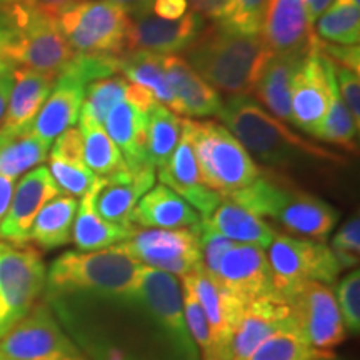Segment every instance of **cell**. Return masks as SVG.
<instances>
[{"label":"cell","instance_id":"obj_1","mask_svg":"<svg viewBox=\"0 0 360 360\" xmlns=\"http://www.w3.org/2000/svg\"><path fill=\"white\" fill-rule=\"evenodd\" d=\"M117 300L124 323L117 322L107 295L87 292L45 294V302L57 314L70 332L72 339L82 347V354L87 360H197L193 340L167 335H137L174 330L164 326L146 305L142 317L135 326V315L141 304L132 290L117 295Z\"/></svg>","mask_w":360,"mask_h":360},{"label":"cell","instance_id":"obj_2","mask_svg":"<svg viewBox=\"0 0 360 360\" xmlns=\"http://www.w3.org/2000/svg\"><path fill=\"white\" fill-rule=\"evenodd\" d=\"M217 117L245 147L252 159L260 160L270 170L283 172L321 165L342 167L347 164L344 155L292 132L249 96H231L222 103Z\"/></svg>","mask_w":360,"mask_h":360},{"label":"cell","instance_id":"obj_3","mask_svg":"<svg viewBox=\"0 0 360 360\" xmlns=\"http://www.w3.org/2000/svg\"><path fill=\"white\" fill-rule=\"evenodd\" d=\"M260 219H269L292 236L323 242L339 222V210L299 187L277 170L260 169L259 177L227 195Z\"/></svg>","mask_w":360,"mask_h":360},{"label":"cell","instance_id":"obj_4","mask_svg":"<svg viewBox=\"0 0 360 360\" xmlns=\"http://www.w3.org/2000/svg\"><path fill=\"white\" fill-rule=\"evenodd\" d=\"M260 35L238 34L220 25H205L186 49V60L210 87L229 96H250L272 57Z\"/></svg>","mask_w":360,"mask_h":360},{"label":"cell","instance_id":"obj_5","mask_svg":"<svg viewBox=\"0 0 360 360\" xmlns=\"http://www.w3.org/2000/svg\"><path fill=\"white\" fill-rule=\"evenodd\" d=\"M6 45L4 56L15 69H32L57 77L75 52L62 34L57 19L39 12L25 0L2 4Z\"/></svg>","mask_w":360,"mask_h":360},{"label":"cell","instance_id":"obj_6","mask_svg":"<svg viewBox=\"0 0 360 360\" xmlns=\"http://www.w3.org/2000/svg\"><path fill=\"white\" fill-rule=\"evenodd\" d=\"M141 267L137 260L115 245L90 252L69 250L51 264L45 287L47 294H127L132 290Z\"/></svg>","mask_w":360,"mask_h":360},{"label":"cell","instance_id":"obj_7","mask_svg":"<svg viewBox=\"0 0 360 360\" xmlns=\"http://www.w3.org/2000/svg\"><path fill=\"white\" fill-rule=\"evenodd\" d=\"M191 135L202 179L222 197L240 191L259 177L260 167L225 125L214 120H184Z\"/></svg>","mask_w":360,"mask_h":360},{"label":"cell","instance_id":"obj_8","mask_svg":"<svg viewBox=\"0 0 360 360\" xmlns=\"http://www.w3.org/2000/svg\"><path fill=\"white\" fill-rule=\"evenodd\" d=\"M79 56L120 57L127 51L130 17L110 0H82L57 19Z\"/></svg>","mask_w":360,"mask_h":360},{"label":"cell","instance_id":"obj_9","mask_svg":"<svg viewBox=\"0 0 360 360\" xmlns=\"http://www.w3.org/2000/svg\"><path fill=\"white\" fill-rule=\"evenodd\" d=\"M267 260L274 290L283 300L307 282L334 283L342 270L330 247L283 233L269 245Z\"/></svg>","mask_w":360,"mask_h":360},{"label":"cell","instance_id":"obj_10","mask_svg":"<svg viewBox=\"0 0 360 360\" xmlns=\"http://www.w3.org/2000/svg\"><path fill=\"white\" fill-rule=\"evenodd\" d=\"M199 229H137L129 240L115 247L141 265L186 277L204 267Z\"/></svg>","mask_w":360,"mask_h":360},{"label":"cell","instance_id":"obj_11","mask_svg":"<svg viewBox=\"0 0 360 360\" xmlns=\"http://www.w3.org/2000/svg\"><path fill=\"white\" fill-rule=\"evenodd\" d=\"M47 270L37 250L0 252V339L17 326L45 289Z\"/></svg>","mask_w":360,"mask_h":360},{"label":"cell","instance_id":"obj_12","mask_svg":"<svg viewBox=\"0 0 360 360\" xmlns=\"http://www.w3.org/2000/svg\"><path fill=\"white\" fill-rule=\"evenodd\" d=\"M0 352L12 360H87L58 326L47 302L34 305L0 339Z\"/></svg>","mask_w":360,"mask_h":360},{"label":"cell","instance_id":"obj_13","mask_svg":"<svg viewBox=\"0 0 360 360\" xmlns=\"http://www.w3.org/2000/svg\"><path fill=\"white\" fill-rule=\"evenodd\" d=\"M295 327L312 349L332 350L347 339L335 294L321 282H307L287 297Z\"/></svg>","mask_w":360,"mask_h":360},{"label":"cell","instance_id":"obj_14","mask_svg":"<svg viewBox=\"0 0 360 360\" xmlns=\"http://www.w3.org/2000/svg\"><path fill=\"white\" fill-rule=\"evenodd\" d=\"M129 17L130 27L125 52L175 56L186 51L205 27L204 19L192 11L186 12L177 20L160 19L152 11Z\"/></svg>","mask_w":360,"mask_h":360},{"label":"cell","instance_id":"obj_15","mask_svg":"<svg viewBox=\"0 0 360 360\" xmlns=\"http://www.w3.org/2000/svg\"><path fill=\"white\" fill-rule=\"evenodd\" d=\"M330 64L317 51L302 57L290 85L292 125L312 135L327 114L330 101Z\"/></svg>","mask_w":360,"mask_h":360},{"label":"cell","instance_id":"obj_16","mask_svg":"<svg viewBox=\"0 0 360 360\" xmlns=\"http://www.w3.org/2000/svg\"><path fill=\"white\" fill-rule=\"evenodd\" d=\"M260 37L274 56L304 57L315 51V35L304 0H269Z\"/></svg>","mask_w":360,"mask_h":360},{"label":"cell","instance_id":"obj_17","mask_svg":"<svg viewBox=\"0 0 360 360\" xmlns=\"http://www.w3.org/2000/svg\"><path fill=\"white\" fill-rule=\"evenodd\" d=\"M214 278H217L224 289L244 305L276 292L267 254L257 245L233 244L220 259Z\"/></svg>","mask_w":360,"mask_h":360},{"label":"cell","instance_id":"obj_18","mask_svg":"<svg viewBox=\"0 0 360 360\" xmlns=\"http://www.w3.org/2000/svg\"><path fill=\"white\" fill-rule=\"evenodd\" d=\"M157 170H159L160 184L172 188L187 204H191L202 219L209 217L222 200V195L207 187L202 179L191 135L184 122L177 147L170 159Z\"/></svg>","mask_w":360,"mask_h":360},{"label":"cell","instance_id":"obj_19","mask_svg":"<svg viewBox=\"0 0 360 360\" xmlns=\"http://www.w3.org/2000/svg\"><path fill=\"white\" fill-rule=\"evenodd\" d=\"M294 323L290 305L281 295L272 294L259 297L247 305L237 330L229 340L222 360H245L278 328Z\"/></svg>","mask_w":360,"mask_h":360},{"label":"cell","instance_id":"obj_20","mask_svg":"<svg viewBox=\"0 0 360 360\" xmlns=\"http://www.w3.org/2000/svg\"><path fill=\"white\" fill-rule=\"evenodd\" d=\"M58 193H62L60 188L47 167H37L25 174L19 186L13 188L11 205L0 222V238L13 244H25L40 209Z\"/></svg>","mask_w":360,"mask_h":360},{"label":"cell","instance_id":"obj_21","mask_svg":"<svg viewBox=\"0 0 360 360\" xmlns=\"http://www.w3.org/2000/svg\"><path fill=\"white\" fill-rule=\"evenodd\" d=\"M87 85L70 64L67 65L57 75L51 96L34 119L30 132L47 146H52V142L64 130L74 127L79 122Z\"/></svg>","mask_w":360,"mask_h":360},{"label":"cell","instance_id":"obj_22","mask_svg":"<svg viewBox=\"0 0 360 360\" xmlns=\"http://www.w3.org/2000/svg\"><path fill=\"white\" fill-rule=\"evenodd\" d=\"M132 294L159 321L180 335H191L186 323L182 290L177 277L142 265L132 287Z\"/></svg>","mask_w":360,"mask_h":360},{"label":"cell","instance_id":"obj_23","mask_svg":"<svg viewBox=\"0 0 360 360\" xmlns=\"http://www.w3.org/2000/svg\"><path fill=\"white\" fill-rule=\"evenodd\" d=\"M102 186L96 197V209L107 222L130 227V214L141 197L154 187L155 169H125L122 172L102 177Z\"/></svg>","mask_w":360,"mask_h":360},{"label":"cell","instance_id":"obj_24","mask_svg":"<svg viewBox=\"0 0 360 360\" xmlns=\"http://www.w3.org/2000/svg\"><path fill=\"white\" fill-rule=\"evenodd\" d=\"M164 67L167 72L175 97V114L188 119L193 117H217L222 109V101L217 90L210 87L186 58L179 56H164Z\"/></svg>","mask_w":360,"mask_h":360},{"label":"cell","instance_id":"obj_25","mask_svg":"<svg viewBox=\"0 0 360 360\" xmlns=\"http://www.w3.org/2000/svg\"><path fill=\"white\" fill-rule=\"evenodd\" d=\"M200 222L197 210L164 184L148 188L130 214V224L142 229H197Z\"/></svg>","mask_w":360,"mask_h":360},{"label":"cell","instance_id":"obj_26","mask_svg":"<svg viewBox=\"0 0 360 360\" xmlns=\"http://www.w3.org/2000/svg\"><path fill=\"white\" fill-rule=\"evenodd\" d=\"M53 75L32 69H13V85L0 130H29L34 119L51 96Z\"/></svg>","mask_w":360,"mask_h":360},{"label":"cell","instance_id":"obj_27","mask_svg":"<svg viewBox=\"0 0 360 360\" xmlns=\"http://www.w3.org/2000/svg\"><path fill=\"white\" fill-rule=\"evenodd\" d=\"M102 177H97L94 186L82 195L77 207L74 227H72V240L79 250H102L112 245L129 240L137 227L135 225H117L107 222L96 209V197L102 186Z\"/></svg>","mask_w":360,"mask_h":360},{"label":"cell","instance_id":"obj_28","mask_svg":"<svg viewBox=\"0 0 360 360\" xmlns=\"http://www.w3.org/2000/svg\"><path fill=\"white\" fill-rule=\"evenodd\" d=\"M103 129L122 154L129 169L152 167L147 159V112L127 101L119 102L107 114ZM155 169V167H154Z\"/></svg>","mask_w":360,"mask_h":360},{"label":"cell","instance_id":"obj_29","mask_svg":"<svg viewBox=\"0 0 360 360\" xmlns=\"http://www.w3.org/2000/svg\"><path fill=\"white\" fill-rule=\"evenodd\" d=\"M202 220L236 244L257 245L262 249L272 244L278 233L267 220L260 219L229 197H222L214 212Z\"/></svg>","mask_w":360,"mask_h":360},{"label":"cell","instance_id":"obj_30","mask_svg":"<svg viewBox=\"0 0 360 360\" xmlns=\"http://www.w3.org/2000/svg\"><path fill=\"white\" fill-rule=\"evenodd\" d=\"M302 57L272 56L260 72L254 94L269 114L276 115L283 124H292L290 85Z\"/></svg>","mask_w":360,"mask_h":360},{"label":"cell","instance_id":"obj_31","mask_svg":"<svg viewBox=\"0 0 360 360\" xmlns=\"http://www.w3.org/2000/svg\"><path fill=\"white\" fill-rule=\"evenodd\" d=\"M77 207L75 197L58 193L40 209L30 229L29 240L35 242L45 250L69 244Z\"/></svg>","mask_w":360,"mask_h":360},{"label":"cell","instance_id":"obj_32","mask_svg":"<svg viewBox=\"0 0 360 360\" xmlns=\"http://www.w3.org/2000/svg\"><path fill=\"white\" fill-rule=\"evenodd\" d=\"M119 72L130 82L143 85L155 101L175 110V97L164 67V56L150 52H125L119 57Z\"/></svg>","mask_w":360,"mask_h":360},{"label":"cell","instance_id":"obj_33","mask_svg":"<svg viewBox=\"0 0 360 360\" xmlns=\"http://www.w3.org/2000/svg\"><path fill=\"white\" fill-rule=\"evenodd\" d=\"M51 146L29 130H0V175L15 180L47 159Z\"/></svg>","mask_w":360,"mask_h":360},{"label":"cell","instance_id":"obj_34","mask_svg":"<svg viewBox=\"0 0 360 360\" xmlns=\"http://www.w3.org/2000/svg\"><path fill=\"white\" fill-rule=\"evenodd\" d=\"M80 134L84 139V160L85 165L97 177H112L127 169L122 154L112 142L109 134L102 124L80 114Z\"/></svg>","mask_w":360,"mask_h":360},{"label":"cell","instance_id":"obj_35","mask_svg":"<svg viewBox=\"0 0 360 360\" xmlns=\"http://www.w3.org/2000/svg\"><path fill=\"white\" fill-rule=\"evenodd\" d=\"M182 122L162 103H155L147 112V159L152 167L159 169L170 159L182 135Z\"/></svg>","mask_w":360,"mask_h":360},{"label":"cell","instance_id":"obj_36","mask_svg":"<svg viewBox=\"0 0 360 360\" xmlns=\"http://www.w3.org/2000/svg\"><path fill=\"white\" fill-rule=\"evenodd\" d=\"M328 64H330V74H328V80H330V101H328L327 114L322 119L317 130L312 134V137L322 142L332 143L335 147L347 148L350 152H357L359 127L355 125L345 103L342 102L339 89H337L334 69H332V62L328 60Z\"/></svg>","mask_w":360,"mask_h":360},{"label":"cell","instance_id":"obj_37","mask_svg":"<svg viewBox=\"0 0 360 360\" xmlns=\"http://www.w3.org/2000/svg\"><path fill=\"white\" fill-rule=\"evenodd\" d=\"M317 34L326 42L359 45L360 8L355 0H335L317 19Z\"/></svg>","mask_w":360,"mask_h":360},{"label":"cell","instance_id":"obj_38","mask_svg":"<svg viewBox=\"0 0 360 360\" xmlns=\"http://www.w3.org/2000/svg\"><path fill=\"white\" fill-rule=\"evenodd\" d=\"M127 87L129 80L120 77V75H110V77L94 80L85 89V98L80 114L87 115L89 119L103 125L107 114L114 109L117 103L125 101Z\"/></svg>","mask_w":360,"mask_h":360},{"label":"cell","instance_id":"obj_39","mask_svg":"<svg viewBox=\"0 0 360 360\" xmlns=\"http://www.w3.org/2000/svg\"><path fill=\"white\" fill-rule=\"evenodd\" d=\"M310 350L294 322L274 332L245 360H305Z\"/></svg>","mask_w":360,"mask_h":360},{"label":"cell","instance_id":"obj_40","mask_svg":"<svg viewBox=\"0 0 360 360\" xmlns=\"http://www.w3.org/2000/svg\"><path fill=\"white\" fill-rule=\"evenodd\" d=\"M49 164H51L49 172L56 180L60 192L67 193V195L82 197L97 180V175L85 164L65 162L53 159V157H49Z\"/></svg>","mask_w":360,"mask_h":360},{"label":"cell","instance_id":"obj_41","mask_svg":"<svg viewBox=\"0 0 360 360\" xmlns=\"http://www.w3.org/2000/svg\"><path fill=\"white\" fill-rule=\"evenodd\" d=\"M267 2L269 0H232L229 19L220 27L238 34L260 35Z\"/></svg>","mask_w":360,"mask_h":360},{"label":"cell","instance_id":"obj_42","mask_svg":"<svg viewBox=\"0 0 360 360\" xmlns=\"http://www.w3.org/2000/svg\"><path fill=\"white\" fill-rule=\"evenodd\" d=\"M337 305L342 321L349 334L357 335L360 332V272L359 269L349 272L337 285Z\"/></svg>","mask_w":360,"mask_h":360},{"label":"cell","instance_id":"obj_43","mask_svg":"<svg viewBox=\"0 0 360 360\" xmlns=\"http://www.w3.org/2000/svg\"><path fill=\"white\" fill-rule=\"evenodd\" d=\"M332 252H334L340 269L357 267L360 259V219L359 214L350 217L340 227V231L332 238Z\"/></svg>","mask_w":360,"mask_h":360},{"label":"cell","instance_id":"obj_44","mask_svg":"<svg viewBox=\"0 0 360 360\" xmlns=\"http://www.w3.org/2000/svg\"><path fill=\"white\" fill-rule=\"evenodd\" d=\"M182 304H184V315H186V323L191 334L192 340L199 345L202 350V357H205L210 352V330L209 322L202 310L199 300H197L195 294H193L191 287L184 282V292H182Z\"/></svg>","mask_w":360,"mask_h":360},{"label":"cell","instance_id":"obj_45","mask_svg":"<svg viewBox=\"0 0 360 360\" xmlns=\"http://www.w3.org/2000/svg\"><path fill=\"white\" fill-rule=\"evenodd\" d=\"M199 244H200V254H202V264L204 269L210 276L215 277L217 274L220 259L224 257V254L236 242L229 240L227 237H224L222 233L214 231L209 224L202 220L200 229H199Z\"/></svg>","mask_w":360,"mask_h":360},{"label":"cell","instance_id":"obj_46","mask_svg":"<svg viewBox=\"0 0 360 360\" xmlns=\"http://www.w3.org/2000/svg\"><path fill=\"white\" fill-rule=\"evenodd\" d=\"M332 62V60H330ZM332 69H334L337 89H339L342 102L345 103L350 115H352L355 125L359 127L360 124V80L357 72L347 69V67L334 64L332 62Z\"/></svg>","mask_w":360,"mask_h":360},{"label":"cell","instance_id":"obj_47","mask_svg":"<svg viewBox=\"0 0 360 360\" xmlns=\"http://www.w3.org/2000/svg\"><path fill=\"white\" fill-rule=\"evenodd\" d=\"M315 51L321 53V56L327 57L328 60L334 62V64L344 65L359 74L360 70L359 45H339V44L326 42V40L322 39H317V42H315Z\"/></svg>","mask_w":360,"mask_h":360},{"label":"cell","instance_id":"obj_48","mask_svg":"<svg viewBox=\"0 0 360 360\" xmlns=\"http://www.w3.org/2000/svg\"><path fill=\"white\" fill-rule=\"evenodd\" d=\"M187 4L192 7V12L217 25H222L229 19L232 8V0H187Z\"/></svg>","mask_w":360,"mask_h":360},{"label":"cell","instance_id":"obj_49","mask_svg":"<svg viewBox=\"0 0 360 360\" xmlns=\"http://www.w3.org/2000/svg\"><path fill=\"white\" fill-rule=\"evenodd\" d=\"M187 0H154L150 11L160 19L177 20L187 12Z\"/></svg>","mask_w":360,"mask_h":360},{"label":"cell","instance_id":"obj_50","mask_svg":"<svg viewBox=\"0 0 360 360\" xmlns=\"http://www.w3.org/2000/svg\"><path fill=\"white\" fill-rule=\"evenodd\" d=\"M29 6L37 8L39 12L45 13V15H51L53 19H58L62 13L69 11L74 6H77L82 0H25Z\"/></svg>","mask_w":360,"mask_h":360},{"label":"cell","instance_id":"obj_51","mask_svg":"<svg viewBox=\"0 0 360 360\" xmlns=\"http://www.w3.org/2000/svg\"><path fill=\"white\" fill-rule=\"evenodd\" d=\"M125 101L132 103V105L139 107V109L148 112L152 109V107L155 105V103H159L155 101L154 94L150 92L147 87H143V85H139V84H129L127 87V96H125Z\"/></svg>","mask_w":360,"mask_h":360},{"label":"cell","instance_id":"obj_52","mask_svg":"<svg viewBox=\"0 0 360 360\" xmlns=\"http://www.w3.org/2000/svg\"><path fill=\"white\" fill-rule=\"evenodd\" d=\"M13 188H15V180L0 175V222L6 217L8 205H11Z\"/></svg>","mask_w":360,"mask_h":360},{"label":"cell","instance_id":"obj_53","mask_svg":"<svg viewBox=\"0 0 360 360\" xmlns=\"http://www.w3.org/2000/svg\"><path fill=\"white\" fill-rule=\"evenodd\" d=\"M13 85V70L0 74V124H2L4 115H6L8 97H11Z\"/></svg>","mask_w":360,"mask_h":360},{"label":"cell","instance_id":"obj_54","mask_svg":"<svg viewBox=\"0 0 360 360\" xmlns=\"http://www.w3.org/2000/svg\"><path fill=\"white\" fill-rule=\"evenodd\" d=\"M124 8L129 15H137V13L150 11V6L154 0H110Z\"/></svg>","mask_w":360,"mask_h":360},{"label":"cell","instance_id":"obj_55","mask_svg":"<svg viewBox=\"0 0 360 360\" xmlns=\"http://www.w3.org/2000/svg\"><path fill=\"white\" fill-rule=\"evenodd\" d=\"M334 2L335 0H309L305 7H307V15H309L310 24H314V20H317L319 17H321Z\"/></svg>","mask_w":360,"mask_h":360},{"label":"cell","instance_id":"obj_56","mask_svg":"<svg viewBox=\"0 0 360 360\" xmlns=\"http://www.w3.org/2000/svg\"><path fill=\"white\" fill-rule=\"evenodd\" d=\"M4 45H6V25H4V13L2 6H0V74L13 70V65L4 56Z\"/></svg>","mask_w":360,"mask_h":360},{"label":"cell","instance_id":"obj_57","mask_svg":"<svg viewBox=\"0 0 360 360\" xmlns=\"http://www.w3.org/2000/svg\"><path fill=\"white\" fill-rule=\"evenodd\" d=\"M305 360H345L342 359L340 355H337L332 350H319V349H312L310 350L309 357Z\"/></svg>","mask_w":360,"mask_h":360},{"label":"cell","instance_id":"obj_58","mask_svg":"<svg viewBox=\"0 0 360 360\" xmlns=\"http://www.w3.org/2000/svg\"><path fill=\"white\" fill-rule=\"evenodd\" d=\"M0 360H12V359H11V357H7L6 354H2V352H0Z\"/></svg>","mask_w":360,"mask_h":360},{"label":"cell","instance_id":"obj_59","mask_svg":"<svg viewBox=\"0 0 360 360\" xmlns=\"http://www.w3.org/2000/svg\"><path fill=\"white\" fill-rule=\"evenodd\" d=\"M7 244H4V242H0V252H4V250H6L7 249Z\"/></svg>","mask_w":360,"mask_h":360},{"label":"cell","instance_id":"obj_60","mask_svg":"<svg viewBox=\"0 0 360 360\" xmlns=\"http://www.w3.org/2000/svg\"><path fill=\"white\" fill-rule=\"evenodd\" d=\"M0 2H13V0H0Z\"/></svg>","mask_w":360,"mask_h":360},{"label":"cell","instance_id":"obj_61","mask_svg":"<svg viewBox=\"0 0 360 360\" xmlns=\"http://www.w3.org/2000/svg\"><path fill=\"white\" fill-rule=\"evenodd\" d=\"M304 2H305V6H307V2H309V0H304Z\"/></svg>","mask_w":360,"mask_h":360}]
</instances>
